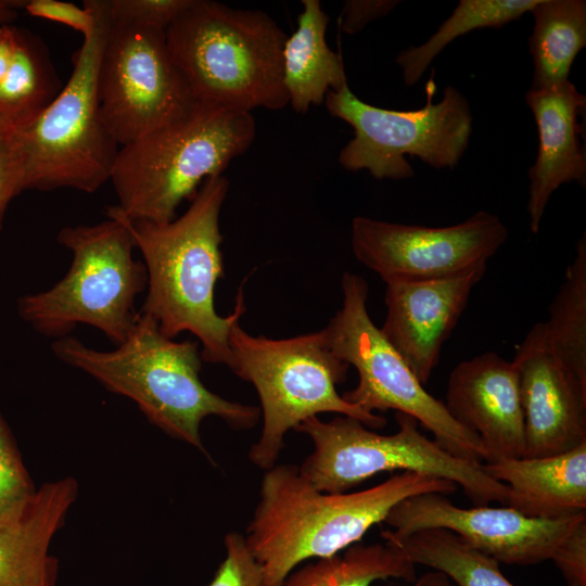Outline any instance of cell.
I'll use <instances>...</instances> for the list:
<instances>
[{
  "label": "cell",
  "mask_w": 586,
  "mask_h": 586,
  "mask_svg": "<svg viewBox=\"0 0 586 586\" xmlns=\"http://www.w3.org/2000/svg\"><path fill=\"white\" fill-rule=\"evenodd\" d=\"M97 87L103 122L119 146L186 117L196 105L170 55L166 30L111 16Z\"/></svg>",
  "instance_id": "obj_12"
},
{
  "label": "cell",
  "mask_w": 586,
  "mask_h": 586,
  "mask_svg": "<svg viewBox=\"0 0 586 586\" xmlns=\"http://www.w3.org/2000/svg\"><path fill=\"white\" fill-rule=\"evenodd\" d=\"M52 352L106 390L133 400L152 424L206 456L200 434L205 418L218 417L235 430L251 429L260 418L259 408L228 400L203 384L200 343L167 337L141 313L113 351H98L67 335L53 342Z\"/></svg>",
  "instance_id": "obj_3"
},
{
  "label": "cell",
  "mask_w": 586,
  "mask_h": 586,
  "mask_svg": "<svg viewBox=\"0 0 586 586\" xmlns=\"http://www.w3.org/2000/svg\"><path fill=\"white\" fill-rule=\"evenodd\" d=\"M551 561L568 586H586V520L563 542Z\"/></svg>",
  "instance_id": "obj_33"
},
{
  "label": "cell",
  "mask_w": 586,
  "mask_h": 586,
  "mask_svg": "<svg viewBox=\"0 0 586 586\" xmlns=\"http://www.w3.org/2000/svg\"><path fill=\"white\" fill-rule=\"evenodd\" d=\"M285 40L267 13L211 0H191L166 29L170 55L196 103L250 113L289 104Z\"/></svg>",
  "instance_id": "obj_4"
},
{
  "label": "cell",
  "mask_w": 586,
  "mask_h": 586,
  "mask_svg": "<svg viewBox=\"0 0 586 586\" xmlns=\"http://www.w3.org/2000/svg\"><path fill=\"white\" fill-rule=\"evenodd\" d=\"M61 89L48 49L39 38L21 29L11 63L0 80V123L22 131Z\"/></svg>",
  "instance_id": "obj_23"
},
{
  "label": "cell",
  "mask_w": 586,
  "mask_h": 586,
  "mask_svg": "<svg viewBox=\"0 0 586 586\" xmlns=\"http://www.w3.org/2000/svg\"><path fill=\"white\" fill-rule=\"evenodd\" d=\"M528 38L534 63L532 89L564 82L577 53L586 46L585 0H538L531 10Z\"/></svg>",
  "instance_id": "obj_22"
},
{
  "label": "cell",
  "mask_w": 586,
  "mask_h": 586,
  "mask_svg": "<svg viewBox=\"0 0 586 586\" xmlns=\"http://www.w3.org/2000/svg\"><path fill=\"white\" fill-rule=\"evenodd\" d=\"M435 84L426 87V104L418 110L396 111L370 105L357 98L348 84L329 91L328 112L354 129L341 150L339 163L351 171L368 170L375 179L403 180L413 176L405 155L430 166L454 168L463 155L472 132V115L466 98L447 86L433 103Z\"/></svg>",
  "instance_id": "obj_11"
},
{
  "label": "cell",
  "mask_w": 586,
  "mask_h": 586,
  "mask_svg": "<svg viewBox=\"0 0 586 586\" xmlns=\"http://www.w3.org/2000/svg\"><path fill=\"white\" fill-rule=\"evenodd\" d=\"M526 103L533 112L538 150L528 169L527 214L533 233L539 230L545 208L561 184L586 182V153L582 144L578 116L586 98L569 80L540 89H530Z\"/></svg>",
  "instance_id": "obj_18"
},
{
  "label": "cell",
  "mask_w": 586,
  "mask_h": 586,
  "mask_svg": "<svg viewBox=\"0 0 586 586\" xmlns=\"http://www.w3.org/2000/svg\"><path fill=\"white\" fill-rule=\"evenodd\" d=\"M21 29L8 25H0V80L5 74L13 58Z\"/></svg>",
  "instance_id": "obj_35"
},
{
  "label": "cell",
  "mask_w": 586,
  "mask_h": 586,
  "mask_svg": "<svg viewBox=\"0 0 586 586\" xmlns=\"http://www.w3.org/2000/svg\"><path fill=\"white\" fill-rule=\"evenodd\" d=\"M297 28L283 47V85L297 113L321 104L329 91L347 84L340 54L326 41L329 16L319 0H303Z\"/></svg>",
  "instance_id": "obj_21"
},
{
  "label": "cell",
  "mask_w": 586,
  "mask_h": 586,
  "mask_svg": "<svg viewBox=\"0 0 586 586\" xmlns=\"http://www.w3.org/2000/svg\"><path fill=\"white\" fill-rule=\"evenodd\" d=\"M413 586H456L444 573L432 570L416 578ZM382 586H394L385 584Z\"/></svg>",
  "instance_id": "obj_36"
},
{
  "label": "cell",
  "mask_w": 586,
  "mask_h": 586,
  "mask_svg": "<svg viewBox=\"0 0 586 586\" xmlns=\"http://www.w3.org/2000/svg\"><path fill=\"white\" fill-rule=\"evenodd\" d=\"M395 419L398 429L390 435L347 416L305 420L295 430L311 440L314 450L300 473L317 489L339 494L381 472L409 471L455 483L476 506L507 505L509 488L489 477L483 463L450 454L423 435L412 417L396 412Z\"/></svg>",
  "instance_id": "obj_9"
},
{
  "label": "cell",
  "mask_w": 586,
  "mask_h": 586,
  "mask_svg": "<svg viewBox=\"0 0 586 586\" xmlns=\"http://www.w3.org/2000/svg\"><path fill=\"white\" fill-rule=\"evenodd\" d=\"M586 512L560 519L526 517L510 507L461 508L445 495L428 493L398 502L384 522V540L403 539L416 532L447 530L474 549L509 565H533L551 560Z\"/></svg>",
  "instance_id": "obj_14"
},
{
  "label": "cell",
  "mask_w": 586,
  "mask_h": 586,
  "mask_svg": "<svg viewBox=\"0 0 586 586\" xmlns=\"http://www.w3.org/2000/svg\"><path fill=\"white\" fill-rule=\"evenodd\" d=\"M256 135L250 112L196 103L186 117L118 150L111 178L117 208L129 219L168 222L200 186L224 175Z\"/></svg>",
  "instance_id": "obj_5"
},
{
  "label": "cell",
  "mask_w": 586,
  "mask_h": 586,
  "mask_svg": "<svg viewBox=\"0 0 586 586\" xmlns=\"http://www.w3.org/2000/svg\"><path fill=\"white\" fill-rule=\"evenodd\" d=\"M76 495L72 477L46 483L18 519L0 521V586H55L49 547Z\"/></svg>",
  "instance_id": "obj_20"
},
{
  "label": "cell",
  "mask_w": 586,
  "mask_h": 586,
  "mask_svg": "<svg viewBox=\"0 0 586 586\" xmlns=\"http://www.w3.org/2000/svg\"><path fill=\"white\" fill-rule=\"evenodd\" d=\"M487 264L428 280L386 283L382 334L421 384L428 383L441 351L460 319Z\"/></svg>",
  "instance_id": "obj_16"
},
{
  "label": "cell",
  "mask_w": 586,
  "mask_h": 586,
  "mask_svg": "<svg viewBox=\"0 0 586 586\" xmlns=\"http://www.w3.org/2000/svg\"><path fill=\"white\" fill-rule=\"evenodd\" d=\"M85 2L95 16L93 33L74 53L72 74L55 99L17 132L24 191L69 188L92 193L111 178L120 146L103 122L97 87L110 14L106 0Z\"/></svg>",
  "instance_id": "obj_8"
},
{
  "label": "cell",
  "mask_w": 586,
  "mask_h": 586,
  "mask_svg": "<svg viewBox=\"0 0 586 586\" xmlns=\"http://www.w3.org/2000/svg\"><path fill=\"white\" fill-rule=\"evenodd\" d=\"M240 321L229 334L226 366L251 383L259 397L262 433L249 459L262 470L272 468L291 429L332 412L355 418L369 429L385 426L386 419L346 402L336 385L346 380L349 365L327 346L320 331L273 340L246 333Z\"/></svg>",
  "instance_id": "obj_7"
},
{
  "label": "cell",
  "mask_w": 586,
  "mask_h": 586,
  "mask_svg": "<svg viewBox=\"0 0 586 586\" xmlns=\"http://www.w3.org/2000/svg\"><path fill=\"white\" fill-rule=\"evenodd\" d=\"M444 404L480 438L488 454L486 462L523 458V416L512 361L485 352L459 362L449 374Z\"/></svg>",
  "instance_id": "obj_17"
},
{
  "label": "cell",
  "mask_w": 586,
  "mask_h": 586,
  "mask_svg": "<svg viewBox=\"0 0 586 586\" xmlns=\"http://www.w3.org/2000/svg\"><path fill=\"white\" fill-rule=\"evenodd\" d=\"M397 0H347L342 11V30L355 34L368 23L388 14Z\"/></svg>",
  "instance_id": "obj_34"
},
{
  "label": "cell",
  "mask_w": 586,
  "mask_h": 586,
  "mask_svg": "<svg viewBox=\"0 0 586 586\" xmlns=\"http://www.w3.org/2000/svg\"><path fill=\"white\" fill-rule=\"evenodd\" d=\"M36 492L12 431L0 411V521L18 519Z\"/></svg>",
  "instance_id": "obj_28"
},
{
  "label": "cell",
  "mask_w": 586,
  "mask_h": 586,
  "mask_svg": "<svg viewBox=\"0 0 586 586\" xmlns=\"http://www.w3.org/2000/svg\"><path fill=\"white\" fill-rule=\"evenodd\" d=\"M226 556L206 586H264L263 568L245 536L230 532L224 539Z\"/></svg>",
  "instance_id": "obj_29"
},
{
  "label": "cell",
  "mask_w": 586,
  "mask_h": 586,
  "mask_svg": "<svg viewBox=\"0 0 586 586\" xmlns=\"http://www.w3.org/2000/svg\"><path fill=\"white\" fill-rule=\"evenodd\" d=\"M457 488L450 481L405 471L362 491L331 494L310 484L297 466L275 464L265 471L244 536L263 568L264 586H281L301 563L360 543L402 500Z\"/></svg>",
  "instance_id": "obj_1"
},
{
  "label": "cell",
  "mask_w": 586,
  "mask_h": 586,
  "mask_svg": "<svg viewBox=\"0 0 586 586\" xmlns=\"http://www.w3.org/2000/svg\"><path fill=\"white\" fill-rule=\"evenodd\" d=\"M23 1L0 0V25L11 24L15 17L18 8H22Z\"/></svg>",
  "instance_id": "obj_37"
},
{
  "label": "cell",
  "mask_w": 586,
  "mask_h": 586,
  "mask_svg": "<svg viewBox=\"0 0 586 586\" xmlns=\"http://www.w3.org/2000/svg\"><path fill=\"white\" fill-rule=\"evenodd\" d=\"M24 155L17 132L0 123V230L10 202L24 191Z\"/></svg>",
  "instance_id": "obj_31"
},
{
  "label": "cell",
  "mask_w": 586,
  "mask_h": 586,
  "mask_svg": "<svg viewBox=\"0 0 586 586\" xmlns=\"http://www.w3.org/2000/svg\"><path fill=\"white\" fill-rule=\"evenodd\" d=\"M22 8L31 16L58 22L81 33L84 39L95 27V16L85 1L82 8H79L60 0H28L23 1Z\"/></svg>",
  "instance_id": "obj_32"
},
{
  "label": "cell",
  "mask_w": 586,
  "mask_h": 586,
  "mask_svg": "<svg viewBox=\"0 0 586 586\" xmlns=\"http://www.w3.org/2000/svg\"><path fill=\"white\" fill-rule=\"evenodd\" d=\"M542 322L547 347L579 381L586 383V238L576 243L573 262Z\"/></svg>",
  "instance_id": "obj_25"
},
{
  "label": "cell",
  "mask_w": 586,
  "mask_h": 586,
  "mask_svg": "<svg viewBox=\"0 0 586 586\" xmlns=\"http://www.w3.org/2000/svg\"><path fill=\"white\" fill-rule=\"evenodd\" d=\"M538 0H460L426 42L402 51L396 62L406 85L416 84L436 55L457 37L479 28H501L531 12Z\"/></svg>",
  "instance_id": "obj_27"
},
{
  "label": "cell",
  "mask_w": 586,
  "mask_h": 586,
  "mask_svg": "<svg viewBox=\"0 0 586 586\" xmlns=\"http://www.w3.org/2000/svg\"><path fill=\"white\" fill-rule=\"evenodd\" d=\"M228 191L224 175L211 177L188 209L171 221L157 224L124 215L148 276L139 313L151 317L167 337L192 333L201 344L203 361L224 365L231 328L246 309L242 288L228 316L218 315L214 304L216 283L224 276L219 216Z\"/></svg>",
  "instance_id": "obj_2"
},
{
  "label": "cell",
  "mask_w": 586,
  "mask_h": 586,
  "mask_svg": "<svg viewBox=\"0 0 586 586\" xmlns=\"http://www.w3.org/2000/svg\"><path fill=\"white\" fill-rule=\"evenodd\" d=\"M484 472L509 488L507 507L539 519L586 512V443L537 458L499 459Z\"/></svg>",
  "instance_id": "obj_19"
},
{
  "label": "cell",
  "mask_w": 586,
  "mask_h": 586,
  "mask_svg": "<svg viewBox=\"0 0 586 586\" xmlns=\"http://www.w3.org/2000/svg\"><path fill=\"white\" fill-rule=\"evenodd\" d=\"M507 237L500 218L486 211L447 227L357 216L351 229L355 258L385 283L443 278L487 264Z\"/></svg>",
  "instance_id": "obj_13"
},
{
  "label": "cell",
  "mask_w": 586,
  "mask_h": 586,
  "mask_svg": "<svg viewBox=\"0 0 586 586\" xmlns=\"http://www.w3.org/2000/svg\"><path fill=\"white\" fill-rule=\"evenodd\" d=\"M341 308L321 330L330 351L358 372L357 385L342 397L367 412L390 409L408 415L434 434L450 454L482 463L488 454L480 438L459 424L445 404L429 394L412 370L371 320L368 283L346 271Z\"/></svg>",
  "instance_id": "obj_10"
},
{
  "label": "cell",
  "mask_w": 586,
  "mask_h": 586,
  "mask_svg": "<svg viewBox=\"0 0 586 586\" xmlns=\"http://www.w3.org/2000/svg\"><path fill=\"white\" fill-rule=\"evenodd\" d=\"M387 542L398 545L413 564L444 573L456 586H514L498 561L447 530H423Z\"/></svg>",
  "instance_id": "obj_26"
},
{
  "label": "cell",
  "mask_w": 586,
  "mask_h": 586,
  "mask_svg": "<svg viewBox=\"0 0 586 586\" xmlns=\"http://www.w3.org/2000/svg\"><path fill=\"white\" fill-rule=\"evenodd\" d=\"M512 362L523 416V458L560 454L586 443V383L547 347L542 322L526 334Z\"/></svg>",
  "instance_id": "obj_15"
},
{
  "label": "cell",
  "mask_w": 586,
  "mask_h": 586,
  "mask_svg": "<svg viewBox=\"0 0 586 586\" xmlns=\"http://www.w3.org/2000/svg\"><path fill=\"white\" fill-rule=\"evenodd\" d=\"M106 215L95 225L62 228L56 241L72 253L68 271L49 290L18 298L20 317L38 333L61 339L82 323L119 345L135 326V302L148 283L145 266L133 258L124 214L114 205Z\"/></svg>",
  "instance_id": "obj_6"
},
{
  "label": "cell",
  "mask_w": 586,
  "mask_h": 586,
  "mask_svg": "<svg viewBox=\"0 0 586 586\" xmlns=\"http://www.w3.org/2000/svg\"><path fill=\"white\" fill-rule=\"evenodd\" d=\"M415 582L416 564L395 543H357L342 552L294 569L281 586H371L377 581Z\"/></svg>",
  "instance_id": "obj_24"
},
{
  "label": "cell",
  "mask_w": 586,
  "mask_h": 586,
  "mask_svg": "<svg viewBox=\"0 0 586 586\" xmlns=\"http://www.w3.org/2000/svg\"><path fill=\"white\" fill-rule=\"evenodd\" d=\"M191 0H107L115 22L166 30Z\"/></svg>",
  "instance_id": "obj_30"
}]
</instances>
